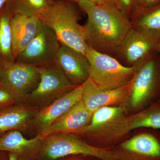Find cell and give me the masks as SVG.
Segmentation results:
<instances>
[{
  "mask_svg": "<svg viewBox=\"0 0 160 160\" xmlns=\"http://www.w3.org/2000/svg\"><path fill=\"white\" fill-rule=\"evenodd\" d=\"M84 84L55 100L48 106L40 109L35 116L32 124L41 132L65 114L82 99Z\"/></svg>",
  "mask_w": 160,
  "mask_h": 160,
  "instance_id": "14",
  "label": "cell"
},
{
  "mask_svg": "<svg viewBox=\"0 0 160 160\" xmlns=\"http://www.w3.org/2000/svg\"><path fill=\"white\" fill-rule=\"evenodd\" d=\"M92 115L93 113L87 109L82 99L39 134L44 138L59 133L77 134L90 123Z\"/></svg>",
  "mask_w": 160,
  "mask_h": 160,
  "instance_id": "13",
  "label": "cell"
},
{
  "mask_svg": "<svg viewBox=\"0 0 160 160\" xmlns=\"http://www.w3.org/2000/svg\"><path fill=\"white\" fill-rule=\"evenodd\" d=\"M55 65L73 85H82L89 78L90 64L86 54L61 43Z\"/></svg>",
  "mask_w": 160,
  "mask_h": 160,
  "instance_id": "11",
  "label": "cell"
},
{
  "mask_svg": "<svg viewBox=\"0 0 160 160\" xmlns=\"http://www.w3.org/2000/svg\"><path fill=\"white\" fill-rule=\"evenodd\" d=\"M109 150L118 160H160V136L142 132Z\"/></svg>",
  "mask_w": 160,
  "mask_h": 160,
  "instance_id": "9",
  "label": "cell"
},
{
  "mask_svg": "<svg viewBox=\"0 0 160 160\" xmlns=\"http://www.w3.org/2000/svg\"><path fill=\"white\" fill-rule=\"evenodd\" d=\"M77 2L88 17L84 26L87 44L102 53L109 55L116 53L132 28L125 12L118 6L108 3Z\"/></svg>",
  "mask_w": 160,
  "mask_h": 160,
  "instance_id": "1",
  "label": "cell"
},
{
  "mask_svg": "<svg viewBox=\"0 0 160 160\" xmlns=\"http://www.w3.org/2000/svg\"><path fill=\"white\" fill-rule=\"evenodd\" d=\"M160 98V56L154 52L138 67L132 80L130 105L139 109Z\"/></svg>",
  "mask_w": 160,
  "mask_h": 160,
  "instance_id": "5",
  "label": "cell"
},
{
  "mask_svg": "<svg viewBox=\"0 0 160 160\" xmlns=\"http://www.w3.org/2000/svg\"><path fill=\"white\" fill-rule=\"evenodd\" d=\"M44 138L38 134L27 139L19 130H11L0 135V151L13 152L20 160H36Z\"/></svg>",
  "mask_w": 160,
  "mask_h": 160,
  "instance_id": "15",
  "label": "cell"
},
{
  "mask_svg": "<svg viewBox=\"0 0 160 160\" xmlns=\"http://www.w3.org/2000/svg\"><path fill=\"white\" fill-rule=\"evenodd\" d=\"M18 103L12 94L0 85V110Z\"/></svg>",
  "mask_w": 160,
  "mask_h": 160,
  "instance_id": "22",
  "label": "cell"
},
{
  "mask_svg": "<svg viewBox=\"0 0 160 160\" xmlns=\"http://www.w3.org/2000/svg\"><path fill=\"white\" fill-rule=\"evenodd\" d=\"M78 155L102 159H116L109 149L92 146L73 133H59L44 138L36 160H58Z\"/></svg>",
  "mask_w": 160,
  "mask_h": 160,
  "instance_id": "4",
  "label": "cell"
},
{
  "mask_svg": "<svg viewBox=\"0 0 160 160\" xmlns=\"http://www.w3.org/2000/svg\"><path fill=\"white\" fill-rule=\"evenodd\" d=\"M141 8H149L160 4V0H136Z\"/></svg>",
  "mask_w": 160,
  "mask_h": 160,
  "instance_id": "23",
  "label": "cell"
},
{
  "mask_svg": "<svg viewBox=\"0 0 160 160\" xmlns=\"http://www.w3.org/2000/svg\"><path fill=\"white\" fill-rule=\"evenodd\" d=\"M118 0H105V2L118 6Z\"/></svg>",
  "mask_w": 160,
  "mask_h": 160,
  "instance_id": "30",
  "label": "cell"
},
{
  "mask_svg": "<svg viewBox=\"0 0 160 160\" xmlns=\"http://www.w3.org/2000/svg\"><path fill=\"white\" fill-rule=\"evenodd\" d=\"M5 62L6 61L0 55V81H1L2 78V75L4 66H5Z\"/></svg>",
  "mask_w": 160,
  "mask_h": 160,
  "instance_id": "24",
  "label": "cell"
},
{
  "mask_svg": "<svg viewBox=\"0 0 160 160\" xmlns=\"http://www.w3.org/2000/svg\"><path fill=\"white\" fill-rule=\"evenodd\" d=\"M131 117L132 130L138 128L160 129V98Z\"/></svg>",
  "mask_w": 160,
  "mask_h": 160,
  "instance_id": "21",
  "label": "cell"
},
{
  "mask_svg": "<svg viewBox=\"0 0 160 160\" xmlns=\"http://www.w3.org/2000/svg\"><path fill=\"white\" fill-rule=\"evenodd\" d=\"M73 4L64 0L50 1L40 19L56 35L63 45L86 54L87 44L84 26Z\"/></svg>",
  "mask_w": 160,
  "mask_h": 160,
  "instance_id": "2",
  "label": "cell"
},
{
  "mask_svg": "<svg viewBox=\"0 0 160 160\" xmlns=\"http://www.w3.org/2000/svg\"><path fill=\"white\" fill-rule=\"evenodd\" d=\"M9 160H20L17 155L13 152H9Z\"/></svg>",
  "mask_w": 160,
  "mask_h": 160,
  "instance_id": "27",
  "label": "cell"
},
{
  "mask_svg": "<svg viewBox=\"0 0 160 160\" xmlns=\"http://www.w3.org/2000/svg\"><path fill=\"white\" fill-rule=\"evenodd\" d=\"M7 0H0V12L6 5Z\"/></svg>",
  "mask_w": 160,
  "mask_h": 160,
  "instance_id": "29",
  "label": "cell"
},
{
  "mask_svg": "<svg viewBox=\"0 0 160 160\" xmlns=\"http://www.w3.org/2000/svg\"><path fill=\"white\" fill-rule=\"evenodd\" d=\"M83 156H82V158L78 157L71 158L67 160H86V159H85L83 158H82Z\"/></svg>",
  "mask_w": 160,
  "mask_h": 160,
  "instance_id": "32",
  "label": "cell"
},
{
  "mask_svg": "<svg viewBox=\"0 0 160 160\" xmlns=\"http://www.w3.org/2000/svg\"><path fill=\"white\" fill-rule=\"evenodd\" d=\"M132 85V81L117 89L102 90L89 78L84 83L82 101L87 109L93 113L102 107L112 106L129 99Z\"/></svg>",
  "mask_w": 160,
  "mask_h": 160,
  "instance_id": "12",
  "label": "cell"
},
{
  "mask_svg": "<svg viewBox=\"0 0 160 160\" xmlns=\"http://www.w3.org/2000/svg\"><path fill=\"white\" fill-rule=\"evenodd\" d=\"M73 1L77 2L81 1H87L96 3V4H102V3L105 2V0H73Z\"/></svg>",
  "mask_w": 160,
  "mask_h": 160,
  "instance_id": "28",
  "label": "cell"
},
{
  "mask_svg": "<svg viewBox=\"0 0 160 160\" xmlns=\"http://www.w3.org/2000/svg\"><path fill=\"white\" fill-rule=\"evenodd\" d=\"M12 16L5 6L0 12V55L6 62L14 61L11 27Z\"/></svg>",
  "mask_w": 160,
  "mask_h": 160,
  "instance_id": "20",
  "label": "cell"
},
{
  "mask_svg": "<svg viewBox=\"0 0 160 160\" xmlns=\"http://www.w3.org/2000/svg\"><path fill=\"white\" fill-rule=\"evenodd\" d=\"M159 41L149 32L132 27L116 54L129 66H138L156 52Z\"/></svg>",
  "mask_w": 160,
  "mask_h": 160,
  "instance_id": "10",
  "label": "cell"
},
{
  "mask_svg": "<svg viewBox=\"0 0 160 160\" xmlns=\"http://www.w3.org/2000/svg\"><path fill=\"white\" fill-rule=\"evenodd\" d=\"M40 19L38 17L20 14L12 17L11 27L14 61L33 39L37 31Z\"/></svg>",
  "mask_w": 160,
  "mask_h": 160,
  "instance_id": "17",
  "label": "cell"
},
{
  "mask_svg": "<svg viewBox=\"0 0 160 160\" xmlns=\"http://www.w3.org/2000/svg\"><path fill=\"white\" fill-rule=\"evenodd\" d=\"M120 4L124 8H127L130 6L132 0H119Z\"/></svg>",
  "mask_w": 160,
  "mask_h": 160,
  "instance_id": "26",
  "label": "cell"
},
{
  "mask_svg": "<svg viewBox=\"0 0 160 160\" xmlns=\"http://www.w3.org/2000/svg\"><path fill=\"white\" fill-rule=\"evenodd\" d=\"M141 8V13L132 27L149 32L160 40V4L149 8Z\"/></svg>",
  "mask_w": 160,
  "mask_h": 160,
  "instance_id": "18",
  "label": "cell"
},
{
  "mask_svg": "<svg viewBox=\"0 0 160 160\" xmlns=\"http://www.w3.org/2000/svg\"><path fill=\"white\" fill-rule=\"evenodd\" d=\"M98 160H118L117 159H114V160H106V159H98Z\"/></svg>",
  "mask_w": 160,
  "mask_h": 160,
  "instance_id": "33",
  "label": "cell"
},
{
  "mask_svg": "<svg viewBox=\"0 0 160 160\" xmlns=\"http://www.w3.org/2000/svg\"><path fill=\"white\" fill-rule=\"evenodd\" d=\"M39 79L38 67L15 61H6L0 85L9 91L19 103L24 102L37 86Z\"/></svg>",
  "mask_w": 160,
  "mask_h": 160,
  "instance_id": "8",
  "label": "cell"
},
{
  "mask_svg": "<svg viewBox=\"0 0 160 160\" xmlns=\"http://www.w3.org/2000/svg\"><path fill=\"white\" fill-rule=\"evenodd\" d=\"M60 46L54 32L40 19L34 38L14 61L38 68L53 65Z\"/></svg>",
  "mask_w": 160,
  "mask_h": 160,
  "instance_id": "7",
  "label": "cell"
},
{
  "mask_svg": "<svg viewBox=\"0 0 160 160\" xmlns=\"http://www.w3.org/2000/svg\"><path fill=\"white\" fill-rule=\"evenodd\" d=\"M86 56L90 64L89 78L102 90H111L131 82L139 66H123L109 55L87 45Z\"/></svg>",
  "mask_w": 160,
  "mask_h": 160,
  "instance_id": "3",
  "label": "cell"
},
{
  "mask_svg": "<svg viewBox=\"0 0 160 160\" xmlns=\"http://www.w3.org/2000/svg\"><path fill=\"white\" fill-rule=\"evenodd\" d=\"M51 0H7L6 6L9 13L13 16L23 15L31 17H41L48 7Z\"/></svg>",
  "mask_w": 160,
  "mask_h": 160,
  "instance_id": "19",
  "label": "cell"
},
{
  "mask_svg": "<svg viewBox=\"0 0 160 160\" xmlns=\"http://www.w3.org/2000/svg\"><path fill=\"white\" fill-rule=\"evenodd\" d=\"M9 152L0 151V160H9Z\"/></svg>",
  "mask_w": 160,
  "mask_h": 160,
  "instance_id": "25",
  "label": "cell"
},
{
  "mask_svg": "<svg viewBox=\"0 0 160 160\" xmlns=\"http://www.w3.org/2000/svg\"><path fill=\"white\" fill-rule=\"evenodd\" d=\"M39 109L29 104L18 103L0 110V135L11 130L28 129Z\"/></svg>",
  "mask_w": 160,
  "mask_h": 160,
  "instance_id": "16",
  "label": "cell"
},
{
  "mask_svg": "<svg viewBox=\"0 0 160 160\" xmlns=\"http://www.w3.org/2000/svg\"><path fill=\"white\" fill-rule=\"evenodd\" d=\"M156 51L160 56V40L158 42L157 46Z\"/></svg>",
  "mask_w": 160,
  "mask_h": 160,
  "instance_id": "31",
  "label": "cell"
},
{
  "mask_svg": "<svg viewBox=\"0 0 160 160\" xmlns=\"http://www.w3.org/2000/svg\"><path fill=\"white\" fill-rule=\"evenodd\" d=\"M39 72L37 86L24 101L39 109L48 106L77 86L55 64L39 68Z\"/></svg>",
  "mask_w": 160,
  "mask_h": 160,
  "instance_id": "6",
  "label": "cell"
}]
</instances>
